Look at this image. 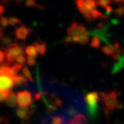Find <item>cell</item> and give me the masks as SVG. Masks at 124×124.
<instances>
[{
    "label": "cell",
    "mask_w": 124,
    "mask_h": 124,
    "mask_svg": "<svg viewBox=\"0 0 124 124\" xmlns=\"http://www.w3.org/2000/svg\"><path fill=\"white\" fill-rule=\"evenodd\" d=\"M36 7H37V8H39V9H42V10H44V6H43L42 5H40V4H39H39H37Z\"/></svg>",
    "instance_id": "36"
},
{
    "label": "cell",
    "mask_w": 124,
    "mask_h": 124,
    "mask_svg": "<svg viewBox=\"0 0 124 124\" xmlns=\"http://www.w3.org/2000/svg\"><path fill=\"white\" fill-rule=\"evenodd\" d=\"M27 124V123H24V124Z\"/></svg>",
    "instance_id": "42"
},
{
    "label": "cell",
    "mask_w": 124,
    "mask_h": 124,
    "mask_svg": "<svg viewBox=\"0 0 124 124\" xmlns=\"http://www.w3.org/2000/svg\"><path fill=\"white\" fill-rule=\"evenodd\" d=\"M98 6H101L102 8H106L111 3V0H98Z\"/></svg>",
    "instance_id": "27"
},
{
    "label": "cell",
    "mask_w": 124,
    "mask_h": 124,
    "mask_svg": "<svg viewBox=\"0 0 124 124\" xmlns=\"http://www.w3.org/2000/svg\"><path fill=\"white\" fill-rule=\"evenodd\" d=\"M90 46L94 49H100L101 47V40L96 36H93L90 43Z\"/></svg>",
    "instance_id": "18"
},
{
    "label": "cell",
    "mask_w": 124,
    "mask_h": 124,
    "mask_svg": "<svg viewBox=\"0 0 124 124\" xmlns=\"http://www.w3.org/2000/svg\"><path fill=\"white\" fill-rule=\"evenodd\" d=\"M108 30V26L107 24H105L103 23H100L96 25V27L92 29L89 31L90 35L96 36L98 37L100 40H102L104 42L108 44V40L107 38V33Z\"/></svg>",
    "instance_id": "7"
},
{
    "label": "cell",
    "mask_w": 124,
    "mask_h": 124,
    "mask_svg": "<svg viewBox=\"0 0 124 124\" xmlns=\"http://www.w3.org/2000/svg\"><path fill=\"white\" fill-rule=\"evenodd\" d=\"M23 65L15 63L14 65H13L12 66H11V74L13 75L16 76V74H18V73L19 71H20L21 69H23Z\"/></svg>",
    "instance_id": "20"
},
{
    "label": "cell",
    "mask_w": 124,
    "mask_h": 124,
    "mask_svg": "<svg viewBox=\"0 0 124 124\" xmlns=\"http://www.w3.org/2000/svg\"><path fill=\"white\" fill-rule=\"evenodd\" d=\"M33 46L35 47L37 52L38 53H39L40 55H44L47 52V44L46 42H42L41 43V44H40V43L39 44V43H34Z\"/></svg>",
    "instance_id": "14"
},
{
    "label": "cell",
    "mask_w": 124,
    "mask_h": 124,
    "mask_svg": "<svg viewBox=\"0 0 124 124\" xmlns=\"http://www.w3.org/2000/svg\"><path fill=\"white\" fill-rule=\"evenodd\" d=\"M10 63L6 61L0 66V91L10 90L14 86L15 76L11 74Z\"/></svg>",
    "instance_id": "1"
},
{
    "label": "cell",
    "mask_w": 124,
    "mask_h": 124,
    "mask_svg": "<svg viewBox=\"0 0 124 124\" xmlns=\"http://www.w3.org/2000/svg\"><path fill=\"white\" fill-rule=\"evenodd\" d=\"M2 121H3V118H2L1 116H0V124L2 122Z\"/></svg>",
    "instance_id": "39"
},
{
    "label": "cell",
    "mask_w": 124,
    "mask_h": 124,
    "mask_svg": "<svg viewBox=\"0 0 124 124\" xmlns=\"http://www.w3.org/2000/svg\"><path fill=\"white\" fill-rule=\"evenodd\" d=\"M15 113L18 118H20L21 120H28L30 118V115L31 113V112L29 108H18L16 109Z\"/></svg>",
    "instance_id": "10"
},
{
    "label": "cell",
    "mask_w": 124,
    "mask_h": 124,
    "mask_svg": "<svg viewBox=\"0 0 124 124\" xmlns=\"http://www.w3.org/2000/svg\"><path fill=\"white\" fill-rule=\"evenodd\" d=\"M5 7H4V6L2 5H0V16H1L4 13V12H5Z\"/></svg>",
    "instance_id": "35"
},
{
    "label": "cell",
    "mask_w": 124,
    "mask_h": 124,
    "mask_svg": "<svg viewBox=\"0 0 124 124\" xmlns=\"http://www.w3.org/2000/svg\"><path fill=\"white\" fill-rule=\"evenodd\" d=\"M64 124V119L62 116L55 115L52 116L51 118L50 124Z\"/></svg>",
    "instance_id": "21"
},
{
    "label": "cell",
    "mask_w": 124,
    "mask_h": 124,
    "mask_svg": "<svg viewBox=\"0 0 124 124\" xmlns=\"http://www.w3.org/2000/svg\"><path fill=\"white\" fill-rule=\"evenodd\" d=\"M88 33H89V31L83 24L74 22L67 30V37L65 39L64 43L79 44V40L81 37Z\"/></svg>",
    "instance_id": "2"
},
{
    "label": "cell",
    "mask_w": 124,
    "mask_h": 124,
    "mask_svg": "<svg viewBox=\"0 0 124 124\" xmlns=\"http://www.w3.org/2000/svg\"><path fill=\"white\" fill-rule=\"evenodd\" d=\"M76 6L78 8L79 11H80V13L83 15L85 18L88 22L91 23L92 22L91 11L88 9L83 0H76Z\"/></svg>",
    "instance_id": "8"
},
{
    "label": "cell",
    "mask_w": 124,
    "mask_h": 124,
    "mask_svg": "<svg viewBox=\"0 0 124 124\" xmlns=\"http://www.w3.org/2000/svg\"><path fill=\"white\" fill-rule=\"evenodd\" d=\"M115 15L118 17L122 16L124 15V6H121L116 8L115 10Z\"/></svg>",
    "instance_id": "28"
},
{
    "label": "cell",
    "mask_w": 124,
    "mask_h": 124,
    "mask_svg": "<svg viewBox=\"0 0 124 124\" xmlns=\"http://www.w3.org/2000/svg\"><path fill=\"white\" fill-rule=\"evenodd\" d=\"M100 96L105 105L106 111L107 112H112L117 107L118 104L117 99L118 94L116 91H112L107 93L101 92L100 93Z\"/></svg>",
    "instance_id": "4"
},
{
    "label": "cell",
    "mask_w": 124,
    "mask_h": 124,
    "mask_svg": "<svg viewBox=\"0 0 124 124\" xmlns=\"http://www.w3.org/2000/svg\"><path fill=\"white\" fill-rule=\"evenodd\" d=\"M10 90H2L0 91V102L5 101L8 98L10 93Z\"/></svg>",
    "instance_id": "23"
},
{
    "label": "cell",
    "mask_w": 124,
    "mask_h": 124,
    "mask_svg": "<svg viewBox=\"0 0 124 124\" xmlns=\"http://www.w3.org/2000/svg\"><path fill=\"white\" fill-rule=\"evenodd\" d=\"M1 40L2 42L5 44V46H9L10 44H12V40H11V39L9 37H3L1 39Z\"/></svg>",
    "instance_id": "31"
},
{
    "label": "cell",
    "mask_w": 124,
    "mask_h": 124,
    "mask_svg": "<svg viewBox=\"0 0 124 124\" xmlns=\"http://www.w3.org/2000/svg\"><path fill=\"white\" fill-rule=\"evenodd\" d=\"M105 9H106V13H107V14H110V13L113 11V8H112V6H110V5H109L108 6H107Z\"/></svg>",
    "instance_id": "34"
},
{
    "label": "cell",
    "mask_w": 124,
    "mask_h": 124,
    "mask_svg": "<svg viewBox=\"0 0 124 124\" xmlns=\"http://www.w3.org/2000/svg\"><path fill=\"white\" fill-rule=\"evenodd\" d=\"M115 3H120V2H122L123 0H113Z\"/></svg>",
    "instance_id": "38"
},
{
    "label": "cell",
    "mask_w": 124,
    "mask_h": 124,
    "mask_svg": "<svg viewBox=\"0 0 124 124\" xmlns=\"http://www.w3.org/2000/svg\"><path fill=\"white\" fill-rule=\"evenodd\" d=\"M100 94L97 91L87 93L85 96V101L87 106L88 114L91 119L96 118L99 112Z\"/></svg>",
    "instance_id": "3"
},
{
    "label": "cell",
    "mask_w": 124,
    "mask_h": 124,
    "mask_svg": "<svg viewBox=\"0 0 124 124\" xmlns=\"http://www.w3.org/2000/svg\"><path fill=\"white\" fill-rule=\"evenodd\" d=\"M25 51L26 54H27L28 56L33 57L35 58H36L38 56V52H37L36 49L33 45H30V46H27L25 47Z\"/></svg>",
    "instance_id": "15"
},
{
    "label": "cell",
    "mask_w": 124,
    "mask_h": 124,
    "mask_svg": "<svg viewBox=\"0 0 124 124\" xmlns=\"http://www.w3.org/2000/svg\"><path fill=\"white\" fill-rule=\"evenodd\" d=\"M26 61H27V57H26L24 54H21L18 57H17L15 60V62L16 64L22 65H23Z\"/></svg>",
    "instance_id": "24"
},
{
    "label": "cell",
    "mask_w": 124,
    "mask_h": 124,
    "mask_svg": "<svg viewBox=\"0 0 124 124\" xmlns=\"http://www.w3.org/2000/svg\"><path fill=\"white\" fill-rule=\"evenodd\" d=\"M25 5L28 8H32L36 6L37 3L35 0H25Z\"/></svg>",
    "instance_id": "30"
},
{
    "label": "cell",
    "mask_w": 124,
    "mask_h": 124,
    "mask_svg": "<svg viewBox=\"0 0 124 124\" xmlns=\"http://www.w3.org/2000/svg\"><path fill=\"white\" fill-rule=\"evenodd\" d=\"M3 37V31L1 30V28H0V39H1L2 37Z\"/></svg>",
    "instance_id": "37"
},
{
    "label": "cell",
    "mask_w": 124,
    "mask_h": 124,
    "mask_svg": "<svg viewBox=\"0 0 124 124\" xmlns=\"http://www.w3.org/2000/svg\"><path fill=\"white\" fill-rule=\"evenodd\" d=\"M0 25L3 29H5L9 25V21H8V18L5 17V16H2L0 18Z\"/></svg>",
    "instance_id": "25"
},
{
    "label": "cell",
    "mask_w": 124,
    "mask_h": 124,
    "mask_svg": "<svg viewBox=\"0 0 124 124\" xmlns=\"http://www.w3.org/2000/svg\"><path fill=\"white\" fill-rule=\"evenodd\" d=\"M22 73L25 76V77L28 79V80H30L31 83H33L34 82V80H33V76L31 75V73L30 72V71L29 70V69L28 68L27 66H24L23 69H22Z\"/></svg>",
    "instance_id": "19"
},
{
    "label": "cell",
    "mask_w": 124,
    "mask_h": 124,
    "mask_svg": "<svg viewBox=\"0 0 124 124\" xmlns=\"http://www.w3.org/2000/svg\"><path fill=\"white\" fill-rule=\"evenodd\" d=\"M101 50L105 54L107 55H112L115 52V49L113 48L112 45H107V46H103L101 48Z\"/></svg>",
    "instance_id": "17"
},
{
    "label": "cell",
    "mask_w": 124,
    "mask_h": 124,
    "mask_svg": "<svg viewBox=\"0 0 124 124\" xmlns=\"http://www.w3.org/2000/svg\"><path fill=\"white\" fill-rule=\"evenodd\" d=\"M5 53L3 51H2L1 49H0V64H1L3 62L4 60H5Z\"/></svg>",
    "instance_id": "33"
},
{
    "label": "cell",
    "mask_w": 124,
    "mask_h": 124,
    "mask_svg": "<svg viewBox=\"0 0 124 124\" xmlns=\"http://www.w3.org/2000/svg\"><path fill=\"white\" fill-rule=\"evenodd\" d=\"M18 105L21 108H28L32 105L33 100L31 92L28 90H23L17 93Z\"/></svg>",
    "instance_id": "6"
},
{
    "label": "cell",
    "mask_w": 124,
    "mask_h": 124,
    "mask_svg": "<svg viewBox=\"0 0 124 124\" xmlns=\"http://www.w3.org/2000/svg\"><path fill=\"white\" fill-rule=\"evenodd\" d=\"M8 21H9V25L15 27L16 25H19V24L22 23V21L18 18L15 17V16H11L8 18Z\"/></svg>",
    "instance_id": "22"
},
{
    "label": "cell",
    "mask_w": 124,
    "mask_h": 124,
    "mask_svg": "<svg viewBox=\"0 0 124 124\" xmlns=\"http://www.w3.org/2000/svg\"><path fill=\"white\" fill-rule=\"evenodd\" d=\"M27 63L28 66L32 67L36 63V59L35 58V57H33L28 56L27 59Z\"/></svg>",
    "instance_id": "29"
},
{
    "label": "cell",
    "mask_w": 124,
    "mask_h": 124,
    "mask_svg": "<svg viewBox=\"0 0 124 124\" xmlns=\"http://www.w3.org/2000/svg\"><path fill=\"white\" fill-rule=\"evenodd\" d=\"M13 82L15 86L23 87L27 86L28 85V79L22 74H18L15 76Z\"/></svg>",
    "instance_id": "11"
},
{
    "label": "cell",
    "mask_w": 124,
    "mask_h": 124,
    "mask_svg": "<svg viewBox=\"0 0 124 124\" xmlns=\"http://www.w3.org/2000/svg\"><path fill=\"white\" fill-rule=\"evenodd\" d=\"M68 113L70 116H73V115H74L76 113V111L73 108H70L68 110Z\"/></svg>",
    "instance_id": "32"
},
{
    "label": "cell",
    "mask_w": 124,
    "mask_h": 124,
    "mask_svg": "<svg viewBox=\"0 0 124 124\" xmlns=\"http://www.w3.org/2000/svg\"><path fill=\"white\" fill-rule=\"evenodd\" d=\"M4 53L6 58V61L11 64L15 61L17 57L21 54H23L24 51L22 46L16 43H12L6 48Z\"/></svg>",
    "instance_id": "5"
},
{
    "label": "cell",
    "mask_w": 124,
    "mask_h": 124,
    "mask_svg": "<svg viewBox=\"0 0 124 124\" xmlns=\"http://www.w3.org/2000/svg\"><path fill=\"white\" fill-rule=\"evenodd\" d=\"M122 3H124V0H123V1H122Z\"/></svg>",
    "instance_id": "41"
},
{
    "label": "cell",
    "mask_w": 124,
    "mask_h": 124,
    "mask_svg": "<svg viewBox=\"0 0 124 124\" xmlns=\"http://www.w3.org/2000/svg\"><path fill=\"white\" fill-rule=\"evenodd\" d=\"M3 1H5V2H8V0H3Z\"/></svg>",
    "instance_id": "40"
},
{
    "label": "cell",
    "mask_w": 124,
    "mask_h": 124,
    "mask_svg": "<svg viewBox=\"0 0 124 124\" xmlns=\"http://www.w3.org/2000/svg\"><path fill=\"white\" fill-rule=\"evenodd\" d=\"M67 124H88V120L83 114L79 113L74 116Z\"/></svg>",
    "instance_id": "13"
},
{
    "label": "cell",
    "mask_w": 124,
    "mask_h": 124,
    "mask_svg": "<svg viewBox=\"0 0 124 124\" xmlns=\"http://www.w3.org/2000/svg\"><path fill=\"white\" fill-rule=\"evenodd\" d=\"M31 30L30 28L26 27L24 25H22L16 28L15 33L18 39L25 40L27 39V37L31 33Z\"/></svg>",
    "instance_id": "9"
},
{
    "label": "cell",
    "mask_w": 124,
    "mask_h": 124,
    "mask_svg": "<svg viewBox=\"0 0 124 124\" xmlns=\"http://www.w3.org/2000/svg\"><path fill=\"white\" fill-rule=\"evenodd\" d=\"M5 103L9 108H15L18 105L17 102V96L15 92L10 91L8 98L5 101Z\"/></svg>",
    "instance_id": "12"
},
{
    "label": "cell",
    "mask_w": 124,
    "mask_h": 124,
    "mask_svg": "<svg viewBox=\"0 0 124 124\" xmlns=\"http://www.w3.org/2000/svg\"><path fill=\"white\" fill-rule=\"evenodd\" d=\"M83 1L85 3L92 7L93 9H94L98 6V3L96 0H83Z\"/></svg>",
    "instance_id": "26"
},
{
    "label": "cell",
    "mask_w": 124,
    "mask_h": 124,
    "mask_svg": "<svg viewBox=\"0 0 124 124\" xmlns=\"http://www.w3.org/2000/svg\"><path fill=\"white\" fill-rule=\"evenodd\" d=\"M91 18H92V21L93 20H96L98 19H106L108 18V16L105 15H103L102 13L100 12L99 11H98L97 9H93L92 11H91Z\"/></svg>",
    "instance_id": "16"
}]
</instances>
